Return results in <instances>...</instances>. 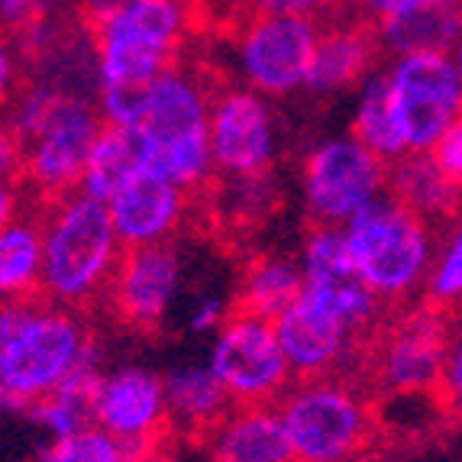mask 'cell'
Returning a JSON list of instances; mask_svg holds the SVG:
<instances>
[{
  "mask_svg": "<svg viewBox=\"0 0 462 462\" xmlns=\"http://www.w3.org/2000/svg\"><path fill=\"white\" fill-rule=\"evenodd\" d=\"M320 32L324 23L314 16L249 10L230 36L233 81L269 100L308 91Z\"/></svg>",
  "mask_w": 462,
  "mask_h": 462,
  "instance_id": "8",
  "label": "cell"
},
{
  "mask_svg": "<svg viewBox=\"0 0 462 462\" xmlns=\"http://www.w3.org/2000/svg\"><path fill=\"white\" fill-rule=\"evenodd\" d=\"M178 4H185V7H194V10H198L200 4H204V0H178Z\"/></svg>",
  "mask_w": 462,
  "mask_h": 462,
  "instance_id": "39",
  "label": "cell"
},
{
  "mask_svg": "<svg viewBox=\"0 0 462 462\" xmlns=\"http://www.w3.org/2000/svg\"><path fill=\"white\" fill-rule=\"evenodd\" d=\"M208 365L224 382L236 408L278 404L298 382L275 320L243 310H233L230 320L210 337Z\"/></svg>",
  "mask_w": 462,
  "mask_h": 462,
  "instance_id": "11",
  "label": "cell"
},
{
  "mask_svg": "<svg viewBox=\"0 0 462 462\" xmlns=\"http://www.w3.org/2000/svg\"><path fill=\"white\" fill-rule=\"evenodd\" d=\"M181 285H185V259L175 243L126 249L104 298V308L120 327L152 337L169 320Z\"/></svg>",
  "mask_w": 462,
  "mask_h": 462,
  "instance_id": "14",
  "label": "cell"
},
{
  "mask_svg": "<svg viewBox=\"0 0 462 462\" xmlns=\"http://www.w3.org/2000/svg\"><path fill=\"white\" fill-rule=\"evenodd\" d=\"M104 375H107L104 372V346L94 337L88 343L78 369L69 375V382H62L46 398H39L23 417L30 424H36L46 439L88 430V427H94V401H97V388L104 382Z\"/></svg>",
  "mask_w": 462,
  "mask_h": 462,
  "instance_id": "20",
  "label": "cell"
},
{
  "mask_svg": "<svg viewBox=\"0 0 462 462\" xmlns=\"http://www.w3.org/2000/svg\"><path fill=\"white\" fill-rule=\"evenodd\" d=\"M139 169H143V155H139L136 136L130 130L104 124V130L94 139L91 152H88L85 175H81L78 191L107 204Z\"/></svg>",
  "mask_w": 462,
  "mask_h": 462,
  "instance_id": "25",
  "label": "cell"
},
{
  "mask_svg": "<svg viewBox=\"0 0 462 462\" xmlns=\"http://www.w3.org/2000/svg\"><path fill=\"white\" fill-rule=\"evenodd\" d=\"M46 265L42 208L20 210L14 220L0 224V294L4 300L39 298Z\"/></svg>",
  "mask_w": 462,
  "mask_h": 462,
  "instance_id": "24",
  "label": "cell"
},
{
  "mask_svg": "<svg viewBox=\"0 0 462 462\" xmlns=\"http://www.w3.org/2000/svg\"><path fill=\"white\" fill-rule=\"evenodd\" d=\"M55 7H59V0H0V16H4L7 32L14 36L39 20H52Z\"/></svg>",
  "mask_w": 462,
  "mask_h": 462,
  "instance_id": "32",
  "label": "cell"
},
{
  "mask_svg": "<svg viewBox=\"0 0 462 462\" xmlns=\"http://www.w3.org/2000/svg\"><path fill=\"white\" fill-rule=\"evenodd\" d=\"M253 10H263V14H291V16H320L330 7H337V0H249Z\"/></svg>",
  "mask_w": 462,
  "mask_h": 462,
  "instance_id": "34",
  "label": "cell"
},
{
  "mask_svg": "<svg viewBox=\"0 0 462 462\" xmlns=\"http://www.w3.org/2000/svg\"><path fill=\"white\" fill-rule=\"evenodd\" d=\"M198 10L178 0H124L114 14L85 23L94 88H146L181 62ZM94 91V94H97Z\"/></svg>",
  "mask_w": 462,
  "mask_h": 462,
  "instance_id": "5",
  "label": "cell"
},
{
  "mask_svg": "<svg viewBox=\"0 0 462 462\" xmlns=\"http://www.w3.org/2000/svg\"><path fill=\"white\" fill-rule=\"evenodd\" d=\"M349 133L363 139L365 146L375 155H382L388 165L398 162L401 155H408L398 116H394V107H392V91H388L385 69H378L375 75L359 88V94H356L353 130Z\"/></svg>",
  "mask_w": 462,
  "mask_h": 462,
  "instance_id": "26",
  "label": "cell"
},
{
  "mask_svg": "<svg viewBox=\"0 0 462 462\" xmlns=\"http://www.w3.org/2000/svg\"><path fill=\"white\" fill-rule=\"evenodd\" d=\"M343 230L356 272L388 310L424 298L439 253V230L430 220L385 194Z\"/></svg>",
  "mask_w": 462,
  "mask_h": 462,
  "instance_id": "4",
  "label": "cell"
},
{
  "mask_svg": "<svg viewBox=\"0 0 462 462\" xmlns=\"http://www.w3.org/2000/svg\"><path fill=\"white\" fill-rule=\"evenodd\" d=\"M91 327L78 310L46 298L4 300L0 314V401L10 414H26L78 369Z\"/></svg>",
  "mask_w": 462,
  "mask_h": 462,
  "instance_id": "2",
  "label": "cell"
},
{
  "mask_svg": "<svg viewBox=\"0 0 462 462\" xmlns=\"http://www.w3.org/2000/svg\"><path fill=\"white\" fill-rule=\"evenodd\" d=\"M385 59L453 55L462 39V0H417L392 20L375 23Z\"/></svg>",
  "mask_w": 462,
  "mask_h": 462,
  "instance_id": "19",
  "label": "cell"
},
{
  "mask_svg": "<svg viewBox=\"0 0 462 462\" xmlns=\"http://www.w3.org/2000/svg\"><path fill=\"white\" fill-rule=\"evenodd\" d=\"M349 462H392V459H388V456H382V453H375V449H369V453L356 456V459H349Z\"/></svg>",
  "mask_w": 462,
  "mask_h": 462,
  "instance_id": "37",
  "label": "cell"
},
{
  "mask_svg": "<svg viewBox=\"0 0 462 462\" xmlns=\"http://www.w3.org/2000/svg\"><path fill=\"white\" fill-rule=\"evenodd\" d=\"M388 194V162L353 133L327 136L300 162V204L310 224L346 226Z\"/></svg>",
  "mask_w": 462,
  "mask_h": 462,
  "instance_id": "9",
  "label": "cell"
},
{
  "mask_svg": "<svg viewBox=\"0 0 462 462\" xmlns=\"http://www.w3.org/2000/svg\"><path fill=\"white\" fill-rule=\"evenodd\" d=\"M430 155L437 159L439 169L447 171L449 181L462 191V116L439 136V143L430 149Z\"/></svg>",
  "mask_w": 462,
  "mask_h": 462,
  "instance_id": "33",
  "label": "cell"
},
{
  "mask_svg": "<svg viewBox=\"0 0 462 462\" xmlns=\"http://www.w3.org/2000/svg\"><path fill=\"white\" fill-rule=\"evenodd\" d=\"M424 300L449 317L462 314V210L439 230V253Z\"/></svg>",
  "mask_w": 462,
  "mask_h": 462,
  "instance_id": "29",
  "label": "cell"
},
{
  "mask_svg": "<svg viewBox=\"0 0 462 462\" xmlns=\"http://www.w3.org/2000/svg\"><path fill=\"white\" fill-rule=\"evenodd\" d=\"M46 265L39 298L85 314L104 304L126 246L104 200L71 191L42 204Z\"/></svg>",
  "mask_w": 462,
  "mask_h": 462,
  "instance_id": "3",
  "label": "cell"
},
{
  "mask_svg": "<svg viewBox=\"0 0 462 462\" xmlns=\"http://www.w3.org/2000/svg\"><path fill=\"white\" fill-rule=\"evenodd\" d=\"M304 291L300 263L282 253H255L239 269L233 288V308L243 314L278 320Z\"/></svg>",
  "mask_w": 462,
  "mask_h": 462,
  "instance_id": "23",
  "label": "cell"
},
{
  "mask_svg": "<svg viewBox=\"0 0 462 462\" xmlns=\"http://www.w3.org/2000/svg\"><path fill=\"white\" fill-rule=\"evenodd\" d=\"M453 317L433 304L392 310L363 356L365 385L382 398H437Z\"/></svg>",
  "mask_w": 462,
  "mask_h": 462,
  "instance_id": "7",
  "label": "cell"
},
{
  "mask_svg": "<svg viewBox=\"0 0 462 462\" xmlns=\"http://www.w3.org/2000/svg\"><path fill=\"white\" fill-rule=\"evenodd\" d=\"M453 59V65H456V71H459V78H462V39H459V46H456V52L449 55Z\"/></svg>",
  "mask_w": 462,
  "mask_h": 462,
  "instance_id": "38",
  "label": "cell"
},
{
  "mask_svg": "<svg viewBox=\"0 0 462 462\" xmlns=\"http://www.w3.org/2000/svg\"><path fill=\"white\" fill-rule=\"evenodd\" d=\"M233 310H236L233 308V294L224 298V294L208 291V294H200V298H194V304L185 314V327L194 337H214V333L230 320Z\"/></svg>",
  "mask_w": 462,
  "mask_h": 462,
  "instance_id": "31",
  "label": "cell"
},
{
  "mask_svg": "<svg viewBox=\"0 0 462 462\" xmlns=\"http://www.w3.org/2000/svg\"><path fill=\"white\" fill-rule=\"evenodd\" d=\"M294 462H349L372 449L382 408L353 375L300 378L278 401Z\"/></svg>",
  "mask_w": 462,
  "mask_h": 462,
  "instance_id": "6",
  "label": "cell"
},
{
  "mask_svg": "<svg viewBox=\"0 0 462 462\" xmlns=\"http://www.w3.org/2000/svg\"><path fill=\"white\" fill-rule=\"evenodd\" d=\"M388 194L430 220L437 230H443L462 210V191L430 152H408L388 165Z\"/></svg>",
  "mask_w": 462,
  "mask_h": 462,
  "instance_id": "22",
  "label": "cell"
},
{
  "mask_svg": "<svg viewBox=\"0 0 462 462\" xmlns=\"http://www.w3.org/2000/svg\"><path fill=\"white\" fill-rule=\"evenodd\" d=\"M217 81L200 69L178 62L143 88L133 136L139 143L143 169L169 178L191 194L208 191L217 181L210 149V104Z\"/></svg>",
  "mask_w": 462,
  "mask_h": 462,
  "instance_id": "1",
  "label": "cell"
},
{
  "mask_svg": "<svg viewBox=\"0 0 462 462\" xmlns=\"http://www.w3.org/2000/svg\"><path fill=\"white\" fill-rule=\"evenodd\" d=\"M124 0H81V23H94L100 16L114 14Z\"/></svg>",
  "mask_w": 462,
  "mask_h": 462,
  "instance_id": "36",
  "label": "cell"
},
{
  "mask_svg": "<svg viewBox=\"0 0 462 462\" xmlns=\"http://www.w3.org/2000/svg\"><path fill=\"white\" fill-rule=\"evenodd\" d=\"M94 424L133 447L162 449L165 439L175 437L165 375L143 365L107 372L94 401Z\"/></svg>",
  "mask_w": 462,
  "mask_h": 462,
  "instance_id": "15",
  "label": "cell"
},
{
  "mask_svg": "<svg viewBox=\"0 0 462 462\" xmlns=\"http://www.w3.org/2000/svg\"><path fill=\"white\" fill-rule=\"evenodd\" d=\"M417 0H349V7H353L356 16H363V20H369L372 26L382 23V20H392V16H398L401 10L414 7Z\"/></svg>",
  "mask_w": 462,
  "mask_h": 462,
  "instance_id": "35",
  "label": "cell"
},
{
  "mask_svg": "<svg viewBox=\"0 0 462 462\" xmlns=\"http://www.w3.org/2000/svg\"><path fill=\"white\" fill-rule=\"evenodd\" d=\"M382 42L369 20L363 16H349L327 23L320 32V46L314 55V69H310L308 94L314 97H333L343 91H359V88L382 69Z\"/></svg>",
  "mask_w": 462,
  "mask_h": 462,
  "instance_id": "17",
  "label": "cell"
},
{
  "mask_svg": "<svg viewBox=\"0 0 462 462\" xmlns=\"http://www.w3.org/2000/svg\"><path fill=\"white\" fill-rule=\"evenodd\" d=\"M392 107L408 152H430L462 116V78L449 55H411L385 65Z\"/></svg>",
  "mask_w": 462,
  "mask_h": 462,
  "instance_id": "12",
  "label": "cell"
},
{
  "mask_svg": "<svg viewBox=\"0 0 462 462\" xmlns=\"http://www.w3.org/2000/svg\"><path fill=\"white\" fill-rule=\"evenodd\" d=\"M210 194H214V214L224 230H255L278 208V185L269 171L243 178L217 175Z\"/></svg>",
  "mask_w": 462,
  "mask_h": 462,
  "instance_id": "27",
  "label": "cell"
},
{
  "mask_svg": "<svg viewBox=\"0 0 462 462\" xmlns=\"http://www.w3.org/2000/svg\"><path fill=\"white\" fill-rule=\"evenodd\" d=\"M194 194L171 185L169 178L139 169L114 198L107 200L114 226L126 249L165 246L181 233L191 217Z\"/></svg>",
  "mask_w": 462,
  "mask_h": 462,
  "instance_id": "16",
  "label": "cell"
},
{
  "mask_svg": "<svg viewBox=\"0 0 462 462\" xmlns=\"http://www.w3.org/2000/svg\"><path fill=\"white\" fill-rule=\"evenodd\" d=\"M200 443L208 462H294L278 404L233 408Z\"/></svg>",
  "mask_w": 462,
  "mask_h": 462,
  "instance_id": "18",
  "label": "cell"
},
{
  "mask_svg": "<svg viewBox=\"0 0 462 462\" xmlns=\"http://www.w3.org/2000/svg\"><path fill=\"white\" fill-rule=\"evenodd\" d=\"M437 401L443 414L462 417V314H456L453 327H449L447 365H443V378H439Z\"/></svg>",
  "mask_w": 462,
  "mask_h": 462,
  "instance_id": "30",
  "label": "cell"
},
{
  "mask_svg": "<svg viewBox=\"0 0 462 462\" xmlns=\"http://www.w3.org/2000/svg\"><path fill=\"white\" fill-rule=\"evenodd\" d=\"M165 392H169L171 430L175 437L204 439L236 404L224 382L208 363L178 365L165 375Z\"/></svg>",
  "mask_w": 462,
  "mask_h": 462,
  "instance_id": "21",
  "label": "cell"
},
{
  "mask_svg": "<svg viewBox=\"0 0 462 462\" xmlns=\"http://www.w3.org/2000/svg\"><path fill=\"white\" fill-rule=\"evenodd\" d=\"M162 449L133 447L104 427H88L71 437L46 439L32 462H159Z\"/></svg>",
  "mask_w": 462,
  "mask_h": 462,
  "instance_id": "28",
  "label": "cell"
},
{
  "mask_svg": "<svg viewBox=\"0 0 462 462\" xmlns=\"http://www.w3.org/2000/svg\"><path fill=\"white\" fill-rule=\"evenodd\" d=\"M210 149L217 175H265L278 155V124L272 100L246 85L217 81L210 104Z\"/></svg>",
  "mask_w": 462,
  "mask_h": 462,
  "instance_id": "13",
  "label": "cell"
},
{
  "mask_svg": "<svg viewBox=\"0 0 462 462\" xmlns=\"http://www.w3.org/2000/svg\"><path fill=\"white\" fill-rule=\"evenodd\" d=\"M100 130L104 116L97 110V94L65 91L42 130L20 146V175L10 185H20L36 204L78 191Z\"/></svg>",
  "mask_w": 462,
  "mask_h": 462,
  "instance_id": "10",
  "label": "cell"
}]
</instances>
